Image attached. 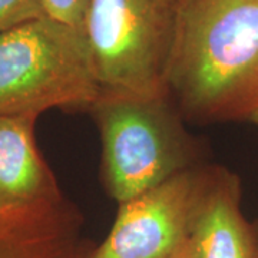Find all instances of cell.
<instances>
[{
    "instance_id": "8",
    "label": "cell",
    "mask_w": 258,
    "mask_h": 258,
    "mask_svg": "<svg viewBox=\"0 0 258 258\" xmlns=\"http://www.w3.org/2000/svg\"><path fill=\"white\" fill-rule=\"evenodd\" d=\"M83 217L66 198L0 215V258H72Z\"/></svg>"
},
{
    "instance_id": "1",
    "label": "cell",
    "mask_w": 258,
    "mask_h": 258,
    "mask_svg": "<svg viewBox=\"0 0 258 258\" xmlns=\"http://www.w3.org/2000/svg\"><path fill=\"white\" fill-rule=\"evenodd\" d=\"M168 93L185 120L258 126V0H188Z\"/></svg>"
},
{
    "instance_id": "5",
    "label": "cell",
    "mask_w": 258,
    "mask_h": 258,
    "mask_svg": "<svg viewBox=\"0 0 258 258\" xmlns=\"http://www.w3.org/2000/svg\"><path fill=\"white\" fill-rule=\"evenodd\" d=\"M212 165H197L126 203L98 245L85 241L83 258H172L191 242Z\"/></svg>"
},
{
    "instance_id": "7",
    "label": "cell",
    "mask_w": 258,
    "mask_h": 258,
    "mask_svg": "<svg viewBox=\"0 0 258 258\" xmlns=\"http://www.w3.org/2000/svg\"><path fill=\"white\" fill-rule=\"evenodd\" d=\"M240 176L212 165L192 231L195 258H258V234L241 208Z\"/></svg>"
},
{
    "instance_id": "12",
    "label": "cell",
    "mask_w": 258,
    "mask_h": 258,
    "mask_svg": "<svg viewBox=\"0 0 258 258\" xmlns=\"http://www.w3.org/2000/svg\"><path fill=\"white\" fill-rule=\"evenodd\" d=\"M254 225H255V230H257V234H258V220L257 221H254Z\"/></svg>"
},
{
    "instance_id": "6",
    "label": "cell",
    "mask_w": 258,
    "mask_h": 258,
    "mask_svg": "<svg viewBox=\"0 0 258 258\" xmlns=\"http://www.w3.org/2000/svg\"><path fill=\"white\" fill-rule=\"evenodd\" d=\"M36 116H0V215L64 197L37 148Z\"/></svg>"
},
{
    "instance_id": "11",
    "label": "cell",
    "mask_w": 258,
    "mask_h": 258,
    "mask_svg": "<svg viewBox=\"0 0 258 258\" xmlns=\"http://www.w3.org/2000/svg\"><path fill=\"white\" fill-rule=\"evenodd\" d=\"M83 245H85V241H82V244L79 245V248L75 251V254L72 255V258H83L82 257V251H83ZM172 258H195V254H194V248H192V242H189L186 247H185L179 254H176L175 257Z\"/></svg>"
},
{
    "instance_id": "9",
    "label": "cell",
    "mask_w": 258,
    "mask_h": 258,
    "mask_svg": "<svg viewBox=\"0 0 258 258\" xmlns=\"http://www.w3.org/2000/svg\"><path fill=\"white\" fill-rule=\"evenodd\" d=\"M45 15L43 0H0V33Z\"/></svg>"
},
{
    "instance_id": "4",
    "label": "cell",
    "mask_w": 258,
    "mask_h": 258,
    "mask_svg": "<svg viewBox=\"0 0 258 258\" xmlns=\"http://www.w3.org/2000/svg\"><path fill=\"white\" fill-rule=\"evenodd\" d=\"M188 0H89L81 25L103 91L169 95Z\"/></svg>"
},
{
    "instance_id": "10",
    "label": "cell",
    "mask_w": 258,
    "mask_h": 258,
    "mask_svg": "<svg viewBox=\"0 0 258 258\" xmlns=\"http://www.w3.org/2000/svg\"><path fill=\"white\" fill-rule=\"evenodd\" d=\"M89 0H43L46 16L81 30L83 15Z\"/></svg>"
},
{
    "instance_id": "2",
    "label": "cell",
    "mask_w": 258,
    "mask_h": 258,
    "mask_svg": "<svg viewBox=\"0 0 258 258\" xmlns=\"http://www.w3.org/2000/svg\"><path fill=\"white\" fill-rule=\"evenodd\" d=\"M89 113L101 135L103 185L118 204L201 165L197 142L169 95L102 89Z\"/></svg>"
},
{
    "instance_id": "3",
    "label": "cell",
    "mask_w": 258,
    "mask_h": 258,
    "mask_svg": "<svg viewBox=\"0 0 258 258\" xmlns=\"http://www.w3.org/2000/svg\"><path fill=\"white\" fill-rule=\"evenodd\" d=\"M101 92L79 29L45 15L0 33V116L89 112Z\"/></svg>"
}]
</instances>
